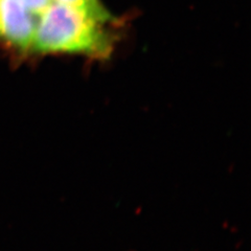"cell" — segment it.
Listing matches in <instances>:
<instances>
[{"label":"cell","instance_id":"cell-2","mask_svg":"<svg viewBox=\"0 0 251 251\" xmlns=\"http://www.w3.org/2000/svg\"><path fill=\"white\" fill-rule=\"evenodd\" d=\"M37 18L19 0H0V40L19 51L31 50Z\"/></svg>","mask_w":251,"mask_h":251},{"label":"cell","instance_id":"cell-3","mask_svg":"<svg viewBox=\"0 0 251 251\" xmlns=\"http://www.w3.org/2000/svg\"><path fill=\"white\" fill-rule=\"evenodd\" d=\"M31 14L38 16L50 4L52 0H19Z\"/></svg>","mask_w":251,"mask_h":251},{"label":"cell","instance_id":"cell-1","mask_svg":"<svg viewBox=\"0 0 251 251\" xmlns=\"http://www.w3.org/2000/svg\"><path fill=\"white\" fill-rule=\"evenodd\" d=\"M112 17L100 1L67 4L51 1L38 15L31 50L107 58L113 49L108 28Z\"/></svg>","mask_w":251,"mask_h":251},{"label":"cell","instance_id":"cell-4","mask_svg":"<svg viewBox=\"0 0 251 251\" xmlns=\"http://www.w3.org/2000/svg\"><path fill=\"white\" fill-rule=\"evenodd\" d=\"M52 1L67 3V4H87V3L98 2L100 0H52Z\"/></svg>","mask_w":251,"mask_h":251}]
</instances>
